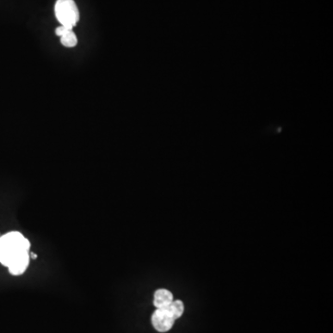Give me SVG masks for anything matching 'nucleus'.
Wrapping results in <instances>:
<instances>
[{
  "mask_svg": "<svg viewBox=\"0 0 333 333\" xmlns=\"http://www.w3.org/2000/svg\"><path fill=\"white\" fill-rule=\"evenodd\" d=\"M173 301L172 292L166 289H158L154 292V306L156 308H164L170 306Z\"/></svg>",
  "mask_w": 333,
  "mask_h": 333,
  "instance_id": "4",
  "label": "nucleus"
},
{
  "mask_svg": "<svg viewBox=\"0 0 333 333\" xmlns=\"http://www.w3.org/2000/svg\"><path fill=\"white\" fill-rule=\"evenodd\" d=\"M68 30H72V29H68L67 27H65V26H63V25H60V27H58V28L56 29V34L58 36L62 37V36H63L65 32H67Z\"/></svg>",
  "mask_w": 333,
  "mask_h": 333,
  "instance_id": "7",
  "label": "nucleus"
},
{
  "mask_svg": "<svg viewBox=\"0 0 333 333\" xmlns=\"http://www.w3.org/2000/svg\"><path fill=\"white\" fill-rule=\"evenodd\" d=\"M151 322L156 332L164 333L172 328L175 318L168 308H156L151 316Z\"/></svg>",
  "mask_w": 333,
  "mask_h": 333,
  "instance_id": "3",
  "label": "nucleus"
},
{
  "mask_svg": "<svg viewBox=\"0 0 333 333\" xmlns=\"http://www.w3.org/2000/svg\"><path fill=\"white\" fill-rule=\"evenodd\" d=\"M60 43L65 48H72L77 46L78 39H77V36H76V34H74V32L72 30H68L67 32H65L60 37Z\"/></svg>",
  "mask_w": 333,
  "mask_h": 333,
  "instance_id": "5",
  "label": "nucleus"
},
{
  "mask_svg": "<svg viewBox=\"0 0 333 333\" xmlns=\"http://www.w3.org/2000/svg\"><path fill=\"white\" fill-rule=\"evenodd\" d=\"M30 242L18 232L0 237V263L13 276L24 273L30 262Z\"/></svg>",
  "mask_w": 333,
  "mask_h": 333,
  "instance_id": "1",
  "label": "nucleus"
},
{
  "mask_svg": "<svg viewBox=\"0 0 333 333\" xmlns=\"http://www.w3.org/2000/svg\"><path fill=\"white\" fill-rule=\"evenodd\" d=\"M30 256H31L32 259H36L37 258L36 254H34V253L30 254Z\"/></svg>",
  "mask_w": 333,
  "mask_h": 333,
  "instance_id": "8",
  "label": "nucleus"
},
{
  "mask_svg": "<svg viewBox=\"0 0 333 333\" xmlns=\"http://www.w3.org/2000/svg\"><path fill=\"white\" fill-rule=\"evenodd\" d=\"M55 14L60 25L72 30L80 20L79 8L74 0H56Z\"/></svg>",
  "mask_w": 333,
  "mask_h": 333,
  "instance_id": "2",
  "label": "nucleus"
},
{
  "mask_svg": "<svg viewBox=\"0 0 333 333\" xmlns=\"http://www.w3.org/2000/svg\"><path fill=\"white\" fill-rule=\"evenodd\" d=\"M166 308L172 314L175 320L180 318L184 312V302L180 301V300H176V301L173 300L170 306H168Z\"/></svg>",
  "mask_w": 333,
  "mask_h": 333,
  "instance_id": "6",
  "label": "nucleus"
}]
</instances>
